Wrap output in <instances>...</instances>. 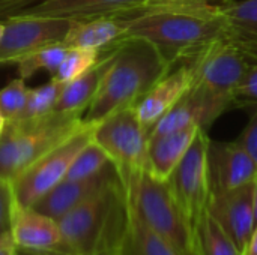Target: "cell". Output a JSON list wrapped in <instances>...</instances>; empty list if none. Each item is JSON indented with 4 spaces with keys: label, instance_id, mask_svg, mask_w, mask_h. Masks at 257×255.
<instances>
[{
    "label": "cell",
    "instance_id": "1",
    "mask_svg": "<svg viewBox=\"0 0 257 255\" xmlns=\"http://www.w3.org/2000/svg\"><path fill=\"white\" fill-rule=\"evenodd\" d=\"M116 18L125 39L152 44L172 66L193 60L224 35L218 3L211 0H148Z\"/></svg>",
    "mask_w": 257,
    "mask_h": 255
},
{
    "label": "cell",
    "instance_id": "2",
    "mask_svg": "<svg viewBox=\"0 0 257 255\" xmlns=\"http://www.w3.org/2000/svg\"><path fill=\"white\" fill-rule=\"evenodd\" d=\"M128 221L119 177L57 219L65 251L78 255H123Z\"/></svg>",
    "mask_w": 257,
    "mask_h": 255
},
{
    "label": "cell",
    "instance_id": "3",
    "mask_svg": "<svg viewBox=\"0 0 257 255\" xmlns=\"http://www.w3.org/2000/svg\"><path fill=\"white\" fill-rule=\"evenodd\" d=\"M172 68L152 44L143 39L120 41L83 120L96 125L111 113L134 105Z\"/></svg>",
    "mask_w": 257,
    "mask_h": 255
},
{
    "label": "cell",
    "instance_id": "4",
    "mask_svg": "<svg viewBox=\"0 0 257 255\" xmlns=\"http://www.w3.org/2000/svg\"><path fill=\"white\" fill-rule=\"evenodd\" d=\"M83 113L51 111L41 117L6 122L0 132V177L12 182L44 153L74 135Z\"/></svg>",
    "mask_w": 257,
    "mask_h": 255
},
{
    "label": "cell",
    "instance_id": "5",
    "mask_svg": "<svg viewBox=\"0 0 257 255\" xmlns=\"http://www.w3.org/2000/svg\"><path fill=\"white\" fill-rule=\"evenodd\" d=\"M130 210L151 230L169 242L179 255L194 245V236L187 224L167 180L140 168L120 179Z\"/></svg>",
    "mask_w": 257,
    "mask_h": 255
},
{
    "label": "cell",
    "instance_id": "6",
    "mask_svg": "<svg viewBox=\"0 0 257 255\" xmlns=\"http://www.w3.org/2000/svg\"><path fill=\"white\" fill-rule=\"evenodd\" d=\"M197 89L221 114L232 107L233 92L253 63L235 44L220 38L190 60Z\"/></svg>",
    "mask_w": 257,
    "mask_h": 255
},
{
    "label": "cell",
    "instance_id": "7",
    "mask_svg": "<svg viewBox=\"0 0 257 255\" xmlns=\"http://www.w3.org/2000/svg\"><path fill=\"white\" fill-rule=\"evenodd\" d=\"M93 126L84 122L74 135L44 153L11 182L15 201L20 207H32L56 185L65 180L72 161L92 140Z\"/></svg>",
    "mask_w": 257,
    "mask_h": 255
},
{
    "label": "cell",
    "instance_id": "8",
    "mask_svg": "<svg viewBox=\"0 0 257 255\" xmlns=\"http://www.w3.org/2000/svg\"><path fill=\"white\" fill-rule=\"evenodd\" d=\"M92 140L108 155L119 179L146 168L149 132L139 120L134 105L123 107L98 122Z\"/></svg>",
    "mask_w": 257,
    "mask_h": 255
},
{
    "label": "cell",
    "instance_id": "9",
    "mask_svg": "<svg viewBox=\"0 0 257 255\" xmlns=\"http://www.w3.org/2000/svg\"><path fill=\"white\" fill-rule=\"evenodd\" d=\"M208 143L209 137L206 129H199L191 146L167 179L169 188L190 225L193 236L208 209L211 197L206 168Z\"/></svg>",
    "mask_w": 257,
    "mask_h": 255
},
{
    "label": "cell",
    "instance_id": "10",
    "mask_svg": "<svg viewBox=\"0 0 257 255\" xmlns=\"http://www.w3.org/2000/svg\"><path fill=\"white\" fill-rule=\"evenodd\" d=\"M74 20L60 17L14 15L3 20L0 66L15 65L23 56L65 41Z\"/></svg>",
    "mask_w": 257,
    "mask_h": 255
},
{
    "label": "cell",
    "instance_id": "11",
    "mask_svg": "<svg viewBox=\"0 0 257 255\" xmlns=\"http://www.w3.org/2000/svg\"><path fill=\"white\" fill-rule=\"evenodd\" d=\"M206 210L242 252L256 227L253 182L227 192L211 194Z\"/></svg>",
    "mask_w": 257,
    "mask_h": 255
},
{
    "label": "cell",
    "instance_id": "12",
    "mask_svg": "<svg viewBox=\"0 0 257 255\" xmlns=\"http://www.w3.org/2000/svg\"><path fill=\"white\" fill-rule=\"evenodd\" d=\"M206 168L211 194L227 192L254 180L257 167L238 141L221 143L209 138Z\"/></svg>",
    "mask_w": 257,
    "mask_h": 255
},
{
    "label": "cell",
    "instance_id": "13",
    "mask_svg": "<svg viewBox=\"0 0 257 255\" xmlns=\"http://www.w3.org/2000/svg\"><path fill=\"white\" fill-rule=\"evenodd\" d=\"M193 80L191 62L178 63L134 104L139 120L148 132L190 90Z\"/></svg>",
    "mask_w": 257,
    "mask_h": 255
},
{
    "label": "cell",
    "instance_id": "14",
    "mask_svg": "<svg viewBox=\"0 0 257 255\" xmlns=\"http://www.w3.org/2000/svg\"><path fill=\"white\" fill-rule=\"evenodd\" d=\"M119 177L113 164L107 165L98 174L80 179V180H62L50 192H47L41 200H38L32 207L53 219H59L71 209L83 203L86 198L101 191L104 186L111 183Z\"/></svg>",
    "mask_w": 257,
    "mask_h": 255
},
{
    "label": "cell",
    "instance_id": "15",
    "mask_svg": "<svg viewBox=\"0 0 257 255\" xmlns=\"http://www.w3.org/2000/svg\"><path fill=\"white\" fill-rule=\"evenodd\" d=\"M9 234L18 251H65L63 234L57 219H53L33 207L17 206Z\"/></svg>",
    "mask_w": 257,
    "mask_h": 255
},
{
    "label": "cell",
    "instance_id": "16",
    "mask_svg": "<svg viewBox=\"0 0 257 255\" xmlns=\"http://www.w3.org/2000/svg\"><path fill=\"white\" fill-rule=\"evenodd\" d=\"M146 2L148 0H45L21 9L15 15L60 17L81 21L98 17H116L133 11Z\"/></svg>",
    "mask_w": 257,
    "mask_h": 255
},
{
    "label": "cell",
    "instance_id": "17",
    "mask_svg": "<svg viewBox=\"0 0 257 255\" xmlns=\"http://www.w3.org/2000/svg\"><path fill=\"white\" fill-rule=\"evenodd\" d=\"M223 18V38L235 44L251 62L257 60V0H223L218 3Z\"/></svg>",
    "mask_w": 257,
    "mask_h": 255
},
{
    "label": "cell",
    "instance_id": "18",
    "mask_svg": "<svg viewBox=\"0 0 257 255\" xmlns=\"http://www.w3.org/2000/svg\"><path fill=\"white\" fill-rule=\"evenodd\" d=\"M199 129L202 128L193 125L167 134L149 135L146 168L151 171V174L161 180H167L191 146Z\"/></svg>",
    "mask_w": 257,
    "mask_h": 255
},
{
    "label": "cell",
    "instance_id": "19",
    "mask_svg": "<svg viewBox=\"0 0 257 255\" xmlns=\"http://www.w3.org/2000/svg\"><path fill=\"white\" fill-rule=\"evenodd\" d=\"M125 39L123 24L116 17H98L75 21L63 44L68 48H89L107 51Z\"/></svg>",
    "mask_w": 257,
    "mask_h": 255
},
{
    "label": "cell",
    "instance_id": "20",
    "mask_svg": "<svg viewBox=\"0 0 257 255\" xmlns=\"http://www.w3.org/2000/svg\"><path fill=\"white\" fill-rule=\"evenodd\" d=\"M114 47L107 51H102L101 59L98 60V63L93 68H90L87 72H84L83 75L77 77L75 80H72L63 86L60 96L57 99V104L54 107V111L83 113L84 114V111L90 105L92 99L95 98V95L102 83V78L111 63Z\"/></svg>",
    "mask_w": 257,
    "mask_h": 255
},
{
    "label": "cell",
    "instance_id": "21",
    "mask_svg": "<svg viewBox=\"0 0 257 255\" xmlns=\"http://www.w3.org/2000/svg\"><path fill=\"white\" fill-rule=\"evenodd\" d=\"M128 236L123 255H179L160 234L143 224L128 207Z\"/></svg>",
    "mask_w": 257,
    "mask_h": 255
},
{
    "label": "cell",
    "instance_id": "22",
    "mask_svg": "<svg viewBox=\"0 0 257 255\" xmlns=\"http://www.w3.org/2000/svg\"><path fill=\"white\" fill-rule=\"evenodd\" d=\"M194 243L200 255H242L232 237L218 225L208 210L194 231Z\"/></svg>",
    "mask_w": 257,
    "mask_h": 255
},
{
    "label": "cell",
    "instance_id": "23",
    "mask_svg": "<svg viewBox=\"0 0 257 255\" xmlns=\"http://www.w3.org/2000/svg\"><path fill=\"white\" fill-rule=\"evenodd\" d=\"M66 51H68V47L63 42H60V44H51V45L38 48L23 56L15 63L18 77L23 80H27L38 71H48L53 75L57 71L60 62L63 60Z\"/></svg>",
    "mask_w": 257,
    "mask_h": 255
},
{
    "label": "cell",
    "instance_id": "24",
    "mask_svg": "<svg viewBox=\"0 0 257 255\" xmlns=\"http://www.w3.org/2000/svg\"><path fill=\"white\" fill-rule=\"evenodd\" d=\"M110 164L111 161L108 155L104 152V149L99 144H96L93 140H90L72 161L65 179L68 180L87 179L98 174Z\"/></svg>",
    "mask_w": 257,
    "mask_h": 255
},
{
    "label": "cell",
    "instance_id": "25",
    "mask_svg": "<svg viewBox=\"0 0 257 255\" xmlns=\"http://www.w3.org/2000/svg\"><path fill=\"white\" fill-rule=\"evenodd\" d=\"M102 51L89 50V48H68L63 60L60 62L57 71L51 75V78L66 84L77 77L87 72L93 68L101 59Z\"/></svg>",
    "mask_w": 257,
    "mask_h": 255
},
{
    "label": "cell",
    "instance_id": "26",
    "mask_svg": "<svg viewBox=\"0 0 257 255\" xmlns=\"http://www.w3.org/2000/svg\"><path fill=\"white\" fill-rule=\"evenodd\" d=\"M63 83L51 78L48 83L30 89L27 93V101L24 105V110L18 119H33L45 116L51 111H54V107L57 104V99L60 96V92L63 89Z\"/></svg>",
    "mask_w": 257,
    "mask_h": 255
},
{
    "label": "cell",
    "instance_id": "27",
    "mask_svg": "<svg viewBox=\"0 0 257 255\" xmlns=\"http://www.w3.org/2000/svg\"><path fill=\"white\" fill-rule=\"evenodd\" d=\"M29 87L26 86V80L15 78L9 81L3 89H0V111L6 122L17 120L26 105Z\"/></svg>",
    "mask_w": 257,
    "mask_h": 255
},
{
    "label": "cell",
    "instance_id": "28",
    "mask_svg": "<svg viewBox=\"0 0 257 255\" xmlns=\"http://www.w3.org/2000/svg\"><path fill=\"white\" fill-rule=\"evenodd\" d=\"M232 107H257V60L250 65L233 92Z\"/></svg>",
    "mask_w": 257,
    "mask_h": 255
},
{
    "label": "cell",
    "instance_id": "29",
    "mask_svg": "<svg viewBox=\"0 0 257 255\" xmlns=\"http://www.w3.org/2000/svg\"><path fill=\"white\" fill-rule=\"evenodd\" d=\"M17 206L12 183L0 177V236L9 234Z\"/></svg>",
    "mask_w": 257,
    "mask_h": 255
},
{
    "label": "cell",
    "instance_id": "30",
    "mask_svg": "<svg viewBox=\"0 0 257 255\" xmlns=\"http://www.w3.org/2000/svg\"><path fill=\"white\" fill-rule=\"evenodd\" d=\"M236 141L244 147V150L250 155V158L257 167V110L253 113L248 125L245 126V129Z\"/></svg>",
    "mask_w": 257,
    "mask_h": 255
},
{
    "label": "cell",
    "instance_id": "31",
    "mask_svg": "<svg viewBox=\"0 0 257 255\" xmlns=\"http://www.w3.org/2000/svg\"><path fill=\"white\" fill-rule=\"evenodd\" d=\"M45 0H0V18H9L20 12L21 9H26L29 6L42 3Z\"/></svg>",
    "mask_w": 257,
    "mask_h": 255
},
{
    "label": "cell",
    "instance_id": "32",
    "mask_svg": "<svg viewBox=\"0 0 257 255\" xmlns=\"http://www.w3.org/2000/svg\"><path fill=\"white\" fill-rule=\"evenodd\" d=\"M17 248L11 239V234L0 236V255H15Z\"/></svg>",
    "mask_w": 257,
    "mask_h": 255
},
{
    "label": "cell",
    "instance_id": "33",
    "mask_svg": "<svg viewBox=\"0 0 257 255\" xmlns=\"http://www.w3.org/2000/svg\"><path fill=\"white\" fill-rule=\"evenodd\" d=\"M18 251V249H17ZM20 255H78L63 249H50V251H18Z\"/></svg>",
    "mask_w": 257,
    "mask_h": 255
},
{
    "label": "cell",
    "instance_id": "34",
    "mask_svg": "<svg viewBox=\"0 0 257 255\" xmlns=\"http://www.w3.org/2000/svg\"><path fill=\"white\" fill-rule=\"evenodd\" d=\"M242 255H257V222L256 227H254V231L251 234V239L247 243L245 249L242 251Z\"/></svg>",
    "mask_w": 257,
    "mask_h": 255
},
{
    "label": "cell",
    "instance_id": "35",
    "mask_svg": "<svg viewBox=\"0 0 257 255\" xmlns=\"http://www.w3.org/2000/svg\"><path fill=\"white\" fill-rule=\"evenodd\" d=\"M253 188H254V213H256V222H257V171L253 180Z\"/></svg>",
    "mask_w": 257,
    "mask_h": 255
},
{
    "label": "cell",
    "instance_id": "36",
    "mask_svg": "<svg viewBox=\"0 0 257 255\" xmlns=\"http://www.w3.org/2000/svg\"><path fill=\"white\" fill-rule=\"evenodd\" d=\"M182 255H200V252H199V249H197V246H196V243H194L191 249H188L187 252H184Z\"/></svg>",
    "mask_w": 257,
    "mask_h": 255
},
{
    "label": "cell",
    "instance_id": "37",
    "mask_svg": "<svg viewBox=\"0 0 257 255\" xmlns=\"http://www.w3.org/2000/svg\"><path fill=\"white\" fill-rule=\"evenodd\" d=\"M5 125H6V119L3 117V114H2V111H0V132L3 131Z\"/></svg>",
    "mask_w": 257,
    "mask_h": 255
},
{
    "label": "cell",
    "instance_id": "38",
    "mask_svg": "<svg viewBox=\"0 0 257 255\" xmlns=\"http://www.w3.org/2000/svg\"><path fill=\"white\" fill-rule=\"evenodd\" d=\"M2 35H3V21H0V41H2Z\"/></svg>",
    "mask_w": 257,
    "mask_h": 255
},
{
    "label": "cell",
    "instance_id": "39",
    "mask_svg": "<svg viewBox=\"0 0 257 255\" xmlns=\"http://www.w3.org/2000/svg\"><path fill=\"white\" fill-rule=\"evenodd\" d=\"M15 255H20V254H18V251H17V252H15Z\"/></svg>",
    "mask_w": 257,
    "mask_h": 255
}]
</instances>
